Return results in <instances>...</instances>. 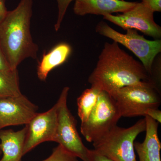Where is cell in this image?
I'll use <instances>...</instances> for the list:
<instances>
[{"instance_id": "cell-1", "label": "cell", "mask_w": 161, "mask_h": 161, "mask_svg": "<svg viewBox=\"0 0 161 161\" xmlns=\"http://www.w3.org/2000/svg\"><path fill=\"white\" fill-rule=\"evenodd\" d=\"M151 80L143 64L113 41L106 42L88 78L91 86L110 95L122 88Z\"/></svg>"}, {"instance_id": "cell-2", "label": "cell", "mask_w": 161, "mask_h": 161, "mask_svg": "<svg viewBox=\"0 0 161 161\" xmlns=\"http://www.w3.org/2000/svg\"><path fill=\"white\" fill-rule=\"evenodd\" d=\"M33 0H20L0 22V47L12 69L28 58L36 59L39 47L31 32Z\"/></svg>"}, {"instance_id": "cell-3", "label": "cell", "mask_w": 161, "mask_h": 161, "mask_svg": "<svg viewBox=\"0 0 161 161\" xmlns=\"http://www.w3.org/2000/svg\"><path fill=\"white\" fill-rule=\"evenodd\" d=\"M109 95L121 117L145 116L146 110L158 108L161 102L159 87L152 80L124 87Z\"/></svg>"}, {"instance_id": "cell-4", "label": "cell", "mask_w": 161, "mask_h": 161, "mask_svg": "<svg viewBox=\"0 0 161 161\" xmlns=\"http://www.w3.org/2000/svg\"><path fill=\"white\" fill-rule=\"evenodd\" d=\"M145 118L132 126L116 125L98 140L93 142L94 150L113 161H136L134 143L139 134L146 131Z\"/></svg>"}, {"instance_id": "cell-5", "label": "cell", "mask_w": 161, "mask_h": 161, "mask_svg": "<svg viewBox=\"0 0 161 161\" xmlns=\"http://www.w3.org/2000/svg\"><path fill=\"white\" fill-rule=\"evenodd\" d=\"M126 31L125 34L120 33L103 21L99 22L95 28V31L99 35L120 43L132 51L142 61L150 76L153 61L161 52V40H147L136 30Z\"/></svg>"}, {"instance_id": "cell-6", "label": "cell", "mask_w": 161, "mask_h": 161, "mask_svg": "<svg viewBox=\"0 0 161 161\" xmlns=\"http://www.w3.org/2000/svg\"><path fill=\"white\" fill-rule=\"evenodd\" d=\"M121 117L112 97L107 92L101 91L88 117L81 122L80 132L87 142L93 143L116 126Z\"/></svg>"}, {"instance_id": "cell-7", "label": "cell", "mask_w": 161, "mask_h": 161, "mask_svg": "<svg viewBox=\"0 0 161 161\" xmlns=\"http://www.w3.org/2000/svg\"><path fill=\"white\" fill-rule=\"evenodd\" d=\"M68 87H64L57 102L58 127L54 142L83 161H90V150L82 142L75 117L67 106Z\"/></svg>"}, {"instance_id": "cell-8", "label": "cell", "mask_w": 161, "mask_h": 161, "mask_svg": "<svg viewBox=\"0 0 161 161\" xmlns=\"http://www.w3.org/2000/svg\"><path fill=\"white\" fill-rule=\"evenodd\" d=\"M153 12L142 3H137L133 8L122 14H106L104 19L123 29L139 30L147 36L158 40L161 37V27L153 19Z\"/></svg>"}, {"instance_id": "cell-9", "label": "cell", "mask_w": 161, "mask_h": 161, "mask_svg": "<svg viewBox=\"0 0 161 161\" xmlns=\"http://www.w3.org/2000/svg\"><path fill=\"white\" fill-rule=\"evenodd\" d=\"M26 125L23 155L44 142H54L58 127L57 103L47 112L37 113Z\"/></svg>"}, {"instance_id": "cell-10", "label": "cell", "mask_w": 161, "mask_h": 161, "mask_svg": "<svg viewBox=\"0 0 161 161\" xmlns=\"http://www.w3.org/2000/svg\"><path fill=\"white\" fill-rule=\"evenodd\" d=\"M38 107L25 95L0 97V130L26 125L37 113Z\"/></svg>"}, {"instance_id": "cell-11", "label": "cell", "mask_w": 161, "mask_h": 161, "mask_svg": "<svg viewBox=\"0 0 161 161\" xmlns=\"http://www.w3.org/2000/svg\"><path fill=\"white\" fill-rule=\"evenodd\" d=\"M136 2L125 0H75L74 11L75 14L105 15L115 13H124L132 9Z\"/></svg>"}, {"instance_id": "cell-12", "label": "cell", "mask_w": 161, "mask_h": 161, "mask_svg": "<svg viewBox=\"0 0 161 161\" xmlns=\"http://www.w3.org/2000/svg\"><path fill=\"white\" fill-rule=\"evenodd\" d=\"M146 137L142 142H134V148L139 161H161V144L158 136L159 123L147 115Z\"/></svg>"}, {"instance_id": "cell-13", "label": "cell", "mask_w": 161, "mask_h": 161, "mask_svg": "<svg viewBox=\"0 0 161 161\" xmlns=\"http://www.w3.org/2000/svg\"><path fill=\"white\" fill-rule=\"evenodd\" d=\"M27 127L19 131L0 130L2 158L0 161H22Z\"/></svg>"}, {"instance_id": "cell-14", "label": "cell", "mask_w": 161, "mask_h": 161, "mask_svg": "<svg viewBox=\"0 0 161 161\" xmlns=\"http://www.w3.org/2000/svg\"><path fill=\"white\" fill-rule=\"evenodd\" d=\"M71 52L72 47L69 43L61 42L47 53H43L37 68L39 79L46 80L50 72L66 62Z\"/></svg>"}, {"instance_id": "cell-15", "label": "cell", "mask_w": 161, "mask_h": 161, "mask_svg": "<svg viewBox=\"0 0 161 161\" xmlns=\"http://www.w3.org/2000/svg\"><path fill=\"white\" fill-rule=\"evenodd\" d=\"M22 95L17 69L0 70V97H15Z\"/></svg>"}, {"instance_id": "cell-16", "label": "cell", "mask_w": 161, "mask_h": 161, "mask_svg": "<svg viewBox=\"0 0 161 161\" xmlns=\"http://www.w3.org/2000/svg\"><path fill=\"white\" fill-rule=\"evenodd\" d=\"M100 90L91 86L85 90L77 99L78 115L81 122L86 120L97 102Z\"/></svg>"}, {"instance_id": "cell-17", "label": "cell", "mask_w": 161, "mask_h": 161, "mask_svg": "<svg viewBox=\"0 0 161 161\" xmlns=\"http://www.w3.org/2000/svg\"><path fill=\"white\" fill-rule=\"evenodd\" d=\"M42 161H78V158L60 145L54 149L51 155Z\"/></svg>"}, {"instance_id": "cell-18", "label": "cell", "mask_w": 161, "mask_h": 161, "mask_svg": "<svg viewBox=\"0 0 161 161\" xmlns=\"http://www.w3.org/2000/svg\"><path fill=\"white\" fill-rule=\"evenodd\" d=\"M56 1L58 3V19L54 25V28L55 31H58L60 29L61 23L63 22L64 18L66 14L69 6L72 1L74 0H56Z\"/></svg>"}, {"instance_id": "cell-19", "label": "cell", "mask_w": 161, "mask_h": 161, "mask_svg": "<svg viewBox=\"0 0 161 161\" xmlns=\"http://www.w3.org/2000/svg\"><path fill=\"white\" fill-rule=\"evenodd\" d=\"M142 3L153 12L161 11V0H142Z\"/></svg>"}, {"instance_id": "cell-20", "label": "cell", "mask_w": 161, "mask_h": 161, "mask_svg": "<svg viewBox=\"0 0 161 161\" xmlns=\"http://www.w3.org/2000/svg\"><path fill=\"white\" fill-rule=\"evenodd\" d=\"M145 115L149 116L153 120L158 122V123H161V111L159 110L158 108H149L147 109L145 111Z\"/></svg>"}, {"instance_id": "cell-21", "label": "cell", "mask_w": 161, "mask_h": 161, "mask_svg": "<svg viewBox=\"0 0 161 161\" xmlns=\"http://www.w3.org/2000/svg\"><path fill=\"white\" fill-rule=\"evenodd\" d=\"M90 161H113L105 156L98 153L95 150H90Z\"/></svg>"}, {"instance_id": "cell-22", "label": "cell", "mask_w": 161, "mask_h": 161, "mask_svg": "<svg viewBox=\"0 0 161 161\" xmlns=\"http://www.w3.org/2000/svg\"><path fill=\"white\" fill-rule=\"evenodd\" d=\"M11 69L9 67V64L5 59L3 55V52L0 47V70H6Z\"/></svg>"}, {"instance_id": "cell-23", "label": "cell", "mask_w": 161, "mask_h": 161, "mask_svg": "<svg viewBox=\"0 0 161 161\" xmlns=\"http://www.w3.org/2000/svg\"><path fill=\"white\" fill-rule=\"evenodd\" d=\"M7 10L5 0H0V22L4 19L7 14Z\"/></svg>"}, {"instance_id": "cell-24", "label": "cell", "mask_w": 161, "mask_h": 161, "mask_svg": "<svg viewBox=\"0 0 161 161\" xmlns=\"http://www.w3.org/2000/svg\"><path fill=\"white\" fill-rule=\"evenodd\" d=\"M2 155V151L1 150V145H0V156Z\"/></svg>"}]
</instances>
